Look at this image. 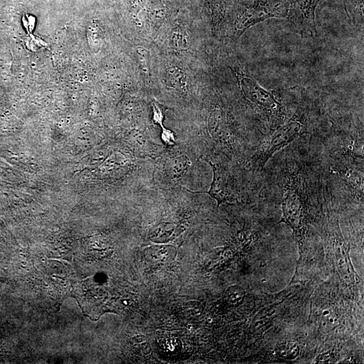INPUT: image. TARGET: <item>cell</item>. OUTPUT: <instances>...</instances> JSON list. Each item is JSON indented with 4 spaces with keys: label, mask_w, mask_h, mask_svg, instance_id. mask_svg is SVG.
Segmentation results:
<instances>
[{
    "label": "cell",
    "mask_w": 364,
    "mask_h": 364,
    "mask_svg": "<svg viewBox=\"0 0 364 364\" xmlns=\"http://www.w3.org/2000/svg\"><path fill=\"white\" fill-rule=\"evenodd\" d=\"M319 0H288V18L295 29L302 35L315 36V12Z\"/></svg>",
    "instance_id": "5"
},
{
    "label": "cell",
    "mask_w": 364,
    "mask_h": 364,
    "mask_svg": "<svg viewBox=\"0 0 364 364\" xmlns=\"http://www.w3.org/2000/svg\"><path fill=\"white\" fill-rule=\"evenodd\" d=\"M303 125L295 116L292 119L282 125L265 138L258 146L257 151L252 158V165L257 169L264 166L276 152L292 143L303 132Z\"/></svg>",
    "instance_id": "3"
},
{
    "label": "cell",
    "mask_w": 364,
    "mask_h": 364,
    "mask_svg": "<svg viewBox=\"0 0 364 364\" xmlns=\"http://www.w3.org/2000/svg\"><path fill=\"white\" fill-rule=\"evenodd\" d=\"M225 298L228 303L234 306L242 304L245 298V291L240 286H232L225 292Z\"/></svg>",
    "instance_id": "13"
},
{
    "label": "cell",
    "mask_w": 364,
    "mask_h": 364,
    "mask_svg": "<svg viewBox=\"0 0 364 364\" xmlns=\"http://www.w3.org/2000/svg\"><path fill=\"white\" fill-rule=\"evenodd\" d=\"M188 159L185 157H181L174 159L171 164V167H170L171 173L176 176L175 178L183 175L188 168Z\"/></svg>",
    "instance_id": "15"
},
{
    "label": "cell",
    "mask_w": 364,
    "mask_h": 364,
    "mask_svg": "<svg viewBox=\"0 0 364 364\" xmlns=\"http://www.w3.org/2000/svg\"><path fill=\"white\" fill-rule=\"evenodd\" d=\"M208 163L213 168V178L210 188L206 193L217 200L218 206L224 202L236 200V193L227 172L216 165Z\"/></svg>",
    "instance_id": "6"
},
{
    "label": "cell",
    "mask_w": 364,
    "mask_h": 364,
    "mask_svg": "<svg viewBox=\"0 0 364 364\" xmlns=\"http://www.w3.org/2000/svg\"><path fill=\"white\" fill-rule=\"evenodd\" d=\"M189 44L188 33L183 29H175L170 39L171 47L176 49L184 50L188 48Z\"/></svg>",
    "instance_id": "12"
},
{
    "label": "cell",
    "mask_w": 364,
    "mask_h": 364,
    "mask_svg": "<svg viewBox=\"0 0 364 364\" xmlns=\"http://www.w3.org/2000/svg\"><path fill=\"white\" fill-rule=\"evenodd\" d=\"M137 52L138 55L140 56V62H141L142 68L143 69L144 72H149V52L143 47H139Z\"/></svg>",
    "instance_id": "16"
},
{
    "label": "cell",
    "mask_w": 364,
    "mask_h": 364,
    "mask_svg": "<svg viewBox=\"0 0 364 364\" xmlns=\"http://www.w3.org/2000/svg\"><path fill=\"white\" fill-rule=\"evenodd\" d=\"M162 128V133H161V139L167 145H173L175 143L176 138L174 133L169 129L165 128L164 126Z\"/></svg>",
    "instance_id": "18"
},
{
    "label": "cell",
    "mask_w": 364,
    "mask_h": 364,
    "mask_svg": "<svg viewBox=\"0 0 364 364\" xmlns=\"http://www.w3.org/2000/svg\"><path fill=\"white\" fill-rule=\"evenodd\" d=\"M338 325L339 321L335 314L330 311H326L323 313L320 324V329L322 333H328L335 329Z\"/></svg>",
    "instance_id": "14"
},
{
    "label": "cell",
    "mask_w": 364,
    "mask_h": 364,
    "mask_svg": "<svg viewBox=\"0 0 364 364\" xmlns=\"http://www.w3.org/2000/svg\"><path fill=\"white\" fill-rule=\"evenodd\" d=\"M275 353L280 358L285 360L292 361L299 356L300 350L298 344L293 342H285L277 344L275 349Z\"/></svg>",
    "instance_id": "11"
},
{
    "label": "cell",
    "mask_w": 364,
    "mask_h": 364,
    "mask_svg": "<svg viewBox=\"0 0 364 364\" xmlns=\"http://www.w3.org/2000/svg\"><path fill=\"white\" fill-rule=\"evenodd\" d=\"M318 363H325L326 361L328 360L329 356L328 355H319V356L318 357Z\"/></svg>",
    "instance_id": "19"
},
{
    "label": "cell",
    "mask_w": 364,
    "mask_h": 364,
    "mask_svg": "<svg viewBox=\"0 0 364 364\" xmlns=\"http://www.w3.org/2000/svg\"><path fill=\"white\" fill-rule=\"evenodd\" d=\"M165 81L168 87L182 90L187 85L185 73L178 67H170L165 71Z\"/></svg>",
    "instance_id": "9"
},
{
    "label": "cell",
    "mask_w": 364,
    "mask_h": 364,
    "mask_svg": "<svg viewBox=\"0 0 364 364\" xmlns=\"http://www.w3.org/2000/svg\"><path fill=\"white\" fill-rule=\"evenodd\" d=\"M176 232V226L171 223L160 224L150 232L149 237L152 242L166 243L173 239Z\"/></svg>",
    "instance_id": "10"
},
{
    "label": "cell",
    "mask_w": 364,
    "mask_h": 364,
    "mask_svg": "<svg viewBox=\"0 0 364 364\" xmlns=\"http://www.w3.org/2000/svg\"><path fill=\"white\" fill-rule=\"evenodd\" d=\"M176 255L175 247L170 245L152 246L146 251V258L156 263H168L175 258Z\"/></svg>",
    "instance_id": "8"
},
{
    "label": "cell",
    "mask_w": 364,
    "mask_h": 364,
    "mask_svg": "<svg viewBox=\"0 0 364 364\" xmlns=\"http://www.w3.org/2000/svg\"><path fill=\"white\" fill-rule=\"evenodd\" d=\"M229 0H206L210 10L211 23L215 33L220 30L227 12Z\"/></svg>",
    "instance_id": "7"
},
{
    "label": "cell",
    "mask_w": 364,
    "mask_h": 364,
    "mask_svg": "<svg viewBox=\"0 0 364 364\" xmlns=\"http://www.w3.org/2000/svg\"><path fill=\"white\" fill-rule=\"evenodd\" d=\"M283 189V217L281 222L290 225L299 242H302L307 206L306 199L301 188V179L298 176L290 177L288 180L285 179Z\"/></svg>",
    "instance_id": "2"
},
{
    "label": "cell",
    "mask_w": 364,
    "mask_h": 364,
    "mask_svg": "<svg viewBox=\"0 0 364 364\" xmlns=\"http://www.w3.org/2000/svg\"><path fill=\"white\" fill-rule=\"evenodd\" d=\"M239 85L243 95L255 105L267 116H278L281 113L283 106L269 90L264 89L252 78L237 73Z\"/></svg>",
    "instance_id": "4"
},
{
    "label": "cell",
    "mask_w": 364,
    "mask_h": 364,
    "mask_svg": "<svg viewBox=\"0 0 364 364\" xmlns=\"http://www.w3.org/2000/svg\"><path fill=\"white\" fill-rule=\"evenodd\" d=\"M154 121L155 124H159V126L163 128V122H164V115L161 107L157 104V103H154Z\"/></svg>",
    "instance_id": "17"
},
{
    "label": "cell",
    "mask_w": 364,
    "mask_h": 364,
    "mask_svg": "<svg viewBox=\"0 0 364 364\" xmlns=\"http://www.w3.org/2000/svg\"><path fill=\"white\" fill-rule=\"evenodd\" d=\"M288 0H247L242 4L233 24V36L238 39L247 29L267 19L287 18Z\"/></svg>",
    "instance_id": "1"
}]
</instances>
